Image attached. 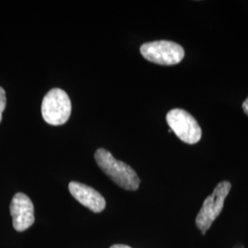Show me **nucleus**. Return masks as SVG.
Instances as JSON below:
<instances>
[{"label":"nucleus","instance_id":"obj_9","mask_svg":"<svg viewBox=\"0 0 248 248\" xmlns=\"http://www.w3.org/2000/svg\"><path fill=\"white\" fill-rule=\"evenodd\" d=\"M242 108H243L244 112L248 116V98H247V99L244 101V103H243V105H242Z\"/></svg>","mask_w":248,"mask_h":248},{"label":"nucleus","instance_id":"obj_10","mask_svg":"<svg viewBox=\"0 0 248 248\" xmlns=\"http://www.w3.org/2000/svg\"><path fill=\"white\" fill-rule=\"evenodd\" d=\"M130 248V247H128V246H125V245H114V246H112L111 248Z\"/></svg>","mask_w":248,"mask_h":248},{"label":"nucleus","instance_id":"obj_11","mask_svg":"<svg viewBox=\"0 0 248 248\" xmlns=\"http://www.w3.org/2000/svg\"><path fill=\"white\" fill-rule=\"evenodd\" d=\"M243 248V247H242V246H241V247H238V248Z\"/></svg>","mask_w":248,"mask_h":248},{"label":"nucleus","instance_id":"obj_4","mask_svg":"<svg viewBox=\"0 0 248 248\" xmlns=\"http://www.w3.org/2000/svg\"><path fill=\"white\" fill-rule=\"evenodd\" d=\"M140 52L146 60L160 65L177 64L185 56L184 48L181 45L164 40L142 45Z\"/></svg>","mask_w":248,"mask_h":248},{"label":"nucleus","instance_id":"obj_3","mask_svg":"<svg viewBox=\"0 0 248 248\" xmlns=\"http://www.w3.org/2000/svg\"><path fill=\"white\" fill-rule=\"evenodd\" d=\"M232 184L229 181H222L214 188L202 204V207L196 217L197 227L205 234L211 228L213 222L222 213L225 199L230 192Z\"/></svg>","mask_w":248,"mask_h":248},{"label":"nucleus","instance_id":"obj_7","mask_svg":"<svg viewBox=\"0 0 248 248\" xmlns=\"http://www.w3.org/2000/svg\"><path fill=\"white\" fill-rule=\"evenodd\" d=\"M69 191L72 196L83 206L93 213H101L106 207V201L97 190L85 184L72 181L69 183Z\"/></svg>","mask_w":248,"mask_h":248},{"label":"nucleus","instance_id":"obj_8","mask_svg":"<svg viewBox=\"0 0 248 248\" xmlns=\"http://www.w3.org/2000/svg\"><path fill=\"white\" fill-rule=\"evenodd\" d=\"M7 104V98H6V92L5 90L0 87V123L2 121V114L5 110Z\"/></svg>","mask_w":248,"mask_h":248},{"label":"nucleus","instance_id":"obj_5","mask_svg":"<svg viewBox=\"0 0 248 248\" xmlns=\"http://www.w3.org/2000/svg\"><path fill=\"white\" fill-rule=\"evenodd\" d=\"M167 122L172 130L182 141L188 144L200 142L202 138V128L195 118L181 108H174L167 114Z\"/></svg>","mask_w":248,"mask_h":248},{"label":"nucleus","instance_id":"obj_1","mask_svg":"<svg viewBox=\"0 0 248 248\" xmlns=\"http://www.w3.org/2000/svg\"><path fill=\"white\" fill-rule=\"evenodd\" d=\"M95 160L99 169L118 186L126 190H137L140 178L129 165L114 158L110 152L99 148L95 153Z\"/></svg>","mask_w":248,"mask_h":248},{"label":"nucleus","instance_id":"obj_6","mask_svg":"<svg viewBox=\"0 0 248 248\" xmlns=\"http://www.w3.org/2000/svg\"><path fill=\"white\" fill-rule=\"evenodd\" d=\"M9 209L15 230L23 232L34 223V206L31 199L25 194L17 193L14 196Z\"/></svg>","mask_w":248,"mask_h":248},{"label":"nucleus","instance_id":"obj_2","mask_svg":"<svg viewBox=\"0 0 248 248\" xmlns=\"http://www.w3.org/2000/svg\"><path fill=\"white\" fill-rule=\"evenodd\" d=\"M71 100L62 89H51L43 99L42 114L45 122L50 125L64 124L70 118Z\"/></svg>","mask_w":248,"mask_h":248}]
</instances>
